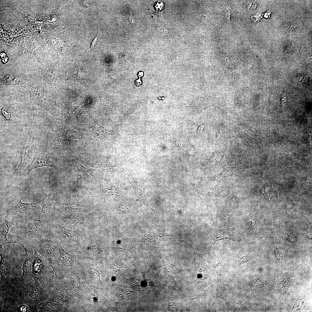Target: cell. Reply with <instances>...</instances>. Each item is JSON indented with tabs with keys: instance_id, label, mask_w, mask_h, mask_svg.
I'll return each mask as SVG.
<instances>
[{
	"instance_id": "obj_20",
	"label": "cell",
	"mask_w": 312,
	"mask_h": 312,
	"mask_svg": "<svg viewBox=\"0 0 312 312\" xmlns=\"http://www.w3.org/2000/svg\"><path fill=\"white\" fill-rule=\"evenodd\" d=\"M209 238L212 245L222 240L229 239L236 242V232L229 222H224L214 229Z\"/></svg>"
},
{
	"instance_id": "obj_3",
	"label": "cell",
	"mask_w": 312,
	"mask_h": 312,
	"mask_svg": "<svg viewBox=\"0 0 312 312\" xmlns=\"http://www.w3.org/2000/svg\"><path fill=\"white\" fill-rule=\"evenodd\" d=\"M78 300L70 294L55 276L49 296L41 302L36 312H78Z\"/></svg>"
},
{
	"instance_id": "obj_26",
	"label": "cell",
	"mask_w": 312,
	"mask_h": 312,
	"mask_svg": "<svg viewBox=\"0 0 312 312\" xmlns=\"http://www.w3.org/2000/svg\"><path fill=\"white\" fill-rule=\"evenodd\" d=\"M146 238L148 239V241L166 243L178 241L179 237L178 234L171 235L164 233L147 235Z\"/></svg>"
},
{
	"instance_id": "obj_2",
	"label": "cell",
	"mask_w": 312,
	"mask_h": 312,
	"mask_svg": "<svg viewBox=\"0 0 312 312\" xmlns=\"http://www.w3.org/2000/svg\"><path fill=\"white\" fill-rule=\"evenodd\" d=\"M51 229L55 238L69 253L83 254L87 252L90 243V238L83 226H64L54 222L51 224Z\"/></svg>"
},
{
	"instance_id": "obj_8",
	"label": "cell",
	"mask_w": 312,
	"mask_h": 312,
	"mask_svg": "<svg viewBox=\"0 0 312 312\" xmlns=\"http://www.w3.org/2000/svg\"><path fill=\"white\" fill-rule=\"evenodd\" d=\"M76 264L88 287L99 289L103 285L101 274L92 258L83 254H77Z\"/></svg>"
},
{
	"instance_id": "obj_16",
	"label": "cell",
	"mask_w": 312,
	"mask_h": 312,
	"mask_svg": "<svg viewBox=\"0 0 312 312\" xmlns=\"http://www.w3.org/2000/svg\"><path fill=\"white\" fill-rule=\"evenodd\" d=\"M55 242L57 246L59 255L53 261V271L55 276L70 267L76 265L77 255L71 254L65 250L59 242L55 238Z\"/></svg>"
},
{
	"instance_id": "obj_33",
	"label": "cell",
	"mask_w": 312,
	"mask_h": 312,
	"mask_svg": "<svg viewBox=\"0 0 312 312\" xmlns=\"http://www.w3.org/2000/svg\"><path fill=\"white\" fill-rule=\"evenodd\" d=\"M81 166V169L84 175L89 179H91V176L95 170L90 167H86L82 165Z\"/></svg>"
},
{
	"instance_id": "obj_25",
	"label": "cell",
	"mask_w": 312,
	"mask_h": 312,
	"mask_svg": "<svg viewBox=\"0 0 312 312\" xmlns=\"http://www.w3.org/2000/svg\"><path fill=\"white\" fill-rule=\"evenodd\" d=\"M236 195H233L221 208L217 213L218 219L222 220L231 214L236 208Z\"/></svg>"
},
{
	"instance_id": "obj_10",
	"label": "cell",
	"mask_w": 312,
	"mask_h": 312,
	"mask_svg": "<svg viewBox=\"0 0 312 312\" xmlns=\"http://www.w3.org/2000/svg\"><path fill=\"white\" fill-rule=\"evenodd\" d=\"M101 224L92 230H87L90 238V243L88 251L92 260L99 271L102 270L103 265L102 255L106 247V239L103 235Z\"/></svg>"
},
{
	"instance_id": "obj_29",
	"label": "cell",
	"mask_w": 312,
	"mask_h": 312,
	"mask_svg": "<svg viewBox=\"0 0 312 312\" xmlns=\"http://www.w3.org/2000/svg\"><path fill=\"white\" fill-rule=\"evenodd\" d=\"M164 266L165 270L166 273L168 278L174 283L180 287L178 272L176 268L169 263H167L163 261Z\"/></svg>"
},
{
	"instance_id": "obj_39",
	"label": "cell",
	"mask_w": 312,
	"mask_h": 312,
	"mask_svg": "<svg viewBox=\"0 0 312 312\" xmlns=\"http://www.w3.org/2000/svg\"><path fill=\"white\" fill-rule=\"evenodd\" d=\"M286 98L287 96L286 94L285 93L283 94L281 97V101L283 103L286 101Z\"/></svg>"
},
{
	"instance_id": "obj_15",
	"label": "cell",
	"mask_w": 312,
	"mask_h": 312,
	"mask_svg": "<svg viewBox=\"0 0 312 312\" xmlns=\"http://www.w3.org/2000/svg\"><path fill=\"white\" fill-rule=\"evenodd\" d=\"M39 143V139L37 137L33 136L28 145L19 148L20 161L17 168L11 173L12 175L17 177L24 175L27 167L38 148Z\"/></svg>"
},
{
	"instance_id": "obj_9",
	"label": "cell",
	"mask_w": 312,
	"mask_h": 312,
	"mask_svg": "<svg viewBox=\"0 0 312 312\" xmlns=\"http://www.w3.org/2000/svg\"><path fill=\"white\" fill-rule=\"evenodd\" d=\"M54 239L51 230L45 236L31 244L33 249L44 259L48 269H52L53 271V260L59 255V250Z\"/></svg>"
},
{
	"instance_id": "obj_1",
	"label": "cell",
	"mask_w": 312,
	"mask_h": 312,
	"mask_svg": "<svg viewBox=\"0 0 312 312\" xmlns=\"http://www.w3.org/2000/svg\"><path fill=\"white\" fill-rule=\"evenodd\" d=\"M52 287V282L49 286L36 282L28 285L5 284L0 286V299H4L20 312L25 305L29 311L36 312L40 304L49 296Z\"/></svg>"
},
{
	"instance_id": "obj_7",
	"label": "cell",
	"mask_w": 312,
	"mask_h": 312,
	"mask_svg": "<svg viewBox=\"0 0 312 312\" xmlns=\"http://www.w3.org/2000/svg\"><path fill=\"white\" fill-rule=\"evenodd\" d=\"M55 277L77 300L87 287L77 264L68 268Z\"/></svg>"
},
{
	"instance_id": "obj_17",
	"label": "cell",
	"mask_w": 312,
	"mask_h": 312,
	"mask_svg": "<svg viewBox=\"0 0 312 312\" xmlns=\"http://www.w3.org/2000/svg\"><path fill=\"white\" fill-rule=\"evenodd\" d=\"M34 254H25L22 276L19 277L12 276L1 286L5 284L30 285L34 283L32 274L33 261Z\"/></svg>"
},
{
	"instance_id": "obj_23",
	"label": "cell",
	"mask_w": 312,
	"mask_h": 312,
	"mask_svg": "<svg viewBox=\"0 0 312 312\" xmlns=\"http://www.w3.org/2000/svg\"><path fill=\"white\" fill-rule=\"evenodd\" d=\"M242 222L246 235L250 239L255 238L259 226V219L257 216L255 215L244 216L242 218Z\"/></svg>"
},
{
	"instance_id": "obj_21",
	"label": "cell",
	"mask_w": 312,
	"mask_h": 312,
	"mask_svg": "<svg viewBox=\"0 0 312 312\" xmlns=\"http://www.w3.org/2000/svg\"><path fill=\"white\" fill-rule=\"evenodd\" d=\"M4 250L0 254V275L1 280L0 285L4 284L12 275L11 273V269L14 262V258L10 253V248L8 245H4Z\"/></svg>"
},
{
	"instance_id": "obj_22",
	"label": "cell",
	"mask_w": 312,
	"mask_h": 312,
	"mask_svg": "<svg viewBox=\"0 0 312 312\" xmlns=\"http://www.w3.org/2000/svg\"><path fill=\"white\" fill-rule=\"evenodd\" d=\"M120 172L121 173H122V174L125 176L132 186L138 198L147 207L150 208L154 212H157L155 211L149 205L145 193V188L140 180L129 175L126 174L123 171L121 170Z\"/></svg>"
},
{
	"instance_id": "obj_36",
	"label": "cell",
	"mask_w": 312,
	"mask_h": 312,
	"mask_svg": "<svg viewBox=\"0 0 312 312\" xmlns=\"http://www.w3.org/2000/svg\"><path fill=\"white\" fill-rule=\"evenodd\" d=\"M129 21L132 25H134L135 23V16L134 13L132 12H131L129 14Z\"/></svg>"
},
{
	"instance_id": "obj_18",
	"label": "cell",
	"mask_w": 312,
	"mask_h": 312,
	"mask_svg": "<svg viewBox=\"0 0 312 312\" xmlns=\"http://www.w3.org/2000/svg\"><path fill=\"white\" fill-rule=\"evenodd\" d=\"M49 152L40 146L37 149L32 160L27 167L24 175H27L31 171L37 168L42 167H51L60 171L62 169L58 167L50 159Z\"/></svg>"
},
{
	"instance_id": "obj_5",
	"label": "cell",
	"mask_w": 312,
	"mask_h": 312,
	"mask_svg": "<svg viewBox=\"0 0 312 312\" xmlns=\"http://www.w3.org/2000/svg\"><path fill=\"white\" fill-rule=\"evenodd\" d=\"M23 198H18L1 211L0 215L9 221L19 224L38 216L41 208V200L34 203H25L21 201Z\"/></svg>"
},
{
	"instance_id": "obj_34",
	"label": "cell",
	"mask_w": 312,
	"mask_h": 312,
	"mask_svg": "<svg viewBox=\"0 0 312 312\" xmlns=\"http://www.w3.org/2000/svg\"><path fill=\"white\" fill-rule=\"evenodd\" d=\"M230 2L226 1L225 3V17L228 23L230 22Z\"/></svg>"
},
{
	"instance_id": "obj_38",
	"label": "cell",
	"mask_w": 312,
	"mask_h": 312,
	"mask_svg": "<svg viewBox=\"0 0 312 312\" xmlns=\"http://www.w3.org/2000/svg\"><path fill=\"white\" fill-rule=\"evenodd\" d=\"M97 37H98V34H97L96 36V37L94 38V39L93 40V41L92 42V43H91V48H93L94 47V46L95 45V44H96V42L97 41Z\"/></svg>"
},
{
	"instance_id": "obj_19",
	"label": "cell",
	"mask_w": 312,
	"mask_h": 312,
	"mask_svg": "<svg viewBox=\"0 0 312 312\" xmlns=\"http://www.w3.org/2000/svg\"><path fill=\"white\" fill-rule=\"evenodd\" d=\"M41 200V208L39 215L52 222L59 209L60 200L55 196L51 195H45Z\"/></svg>"
},
{
	"instance_id": "obj_37",
	"label": "cell",
	"mask_w": 312,
	"mask_h": 312,
	"mask_svg": "<svg viewBox=\"0 0 312 312\" xmlns=\"http://www.w3.org/2000/svg\"><path fill=\"white\" fill-rule=\"evenodd\" d=\"M163 6V3L161 2H159L156 4L155 7L157 9L161 10Z\"/></svg>"
},
{
	"instance_id": "obj_4",
	"label": "cell",
	"mask_w": 312,
	"mask_h": 312,
	"mask_svg": "<svg viewBox=\"0 0 312 312\" xmlns=\"http://www.w3.org/2000/svg\"><path fill=\"white\" fill-rule=\"evenodd\" d=\"M51 222L38 214L36 217L14 226L10 240L6 244L23 242L31 245L50 232Z\"/></svg>"
},
{
	"instance_id": "obj_27",
	"label": "cell",
	"mask_w": 312,
	"mask_h": 312,
	"mask_svg": "<svg viewBox=\"0 0 312 312\" xmlns=\"http://www.w3.org/2000/svg\"><path fill=\"white\" fill-rule=\"evenodd\" d=\"M1 122L6 124L13 123L15 120V115L12 107L10 105H1Z\"/></svg>"
},
{
	"instance_id": "obj_11",
	"label": "cell",
	"mask_w": 312,
	"mask_h": 312,
	"mask_svg": "<svg viewBox=\"0 0 312 312\" xmlns=\"http://www.w3.org/2000/svg\"><path fill=\"white\" fill-rule=\"evenodd\" d=\"M99 289L87 287L78 299V312H99L103 311L104 299Z\"/></svg>"
},
{
	"instance_id": "obj_32",
	"label": "cell",
	"mask_w": 312,
	"mask_h": 312,
	"mask_svg": "<svg viewBox=\"0 0 312 312\" xmlns=\"http://www.w3.org/2000/svg\"><path fill=\"white\" fill-rule=\"evenodd\" d=\"M260 278V277H257L253 281L250 283V286L247 289L246 291L245 297L248 298L251 297L254 292V287L257 281Z\"/></svg>"
},
{
	"instance_id": "obj_35",
	"label": "cell",
	"mask_w": 312,
	"mask_h": 312,
	"mask_svg": "<svg viewBox=\"0 0 312 312\" xmlns=\"http://www.w3.org/2000/svg\"><path fill=\"white\" fill-rule=\"evenodd\" d=\"M118 33L120 37L123 38H126L128 35L127 30L125 28L120 26L118 29Z\"/></svg>"
},
{
	"instance_id": "obj_24",
	"label": "cell",
	"mask_w": 312,
	"mask_h": 312,
	"mask_svg": "<svg viewBox=\"0 0 312 312\" xmlns=\"http://www.w3.org/2000/svg\"><path fill=\"white\" fill-rule=\"evenodd\" d=\"M0 248L8 242L7 235L12 226L18 224L7 220L3 216L0 215Z\"/></svg>"
},
{
	"instance_id": "obj_14",
	"label": "cell",
	"mask_w": 312,
	"mask_h": 312,
	"mask_svg": "<svg viewBox=\"0 0 312 312\" xmlns=\"http://www.w3.org/2000/svg\"><path fill=\"white\" fill-rule=\"evenodd\" d=\"M34 250L32 274L34 282L45 286H49L54 279V272L48 269L44 259L35 250Z\"/></svg>"
},
{
	"instance_id": "obj_6",
	"label": "cell",
	"mask_w": 312,
	"mask_h": 312,
	"mask_svg": "<svg viewBox=\"0 0 312 312\" xmlns=\"http://www.w3.org/2000/svg\"><path fill=\"white\" fill-rule=\"evenodd\" d=\"M53 222L68 226H83L87 230L94 229L101 224L99 217L94 213H85L59 210Z\"/></svg>"
},
{
	"instance_id": "obj_30",
	"label": "cell",
	"mask_w": 312,
	"mask_h": 312,
	"mask_svg": "<svg viewBox=\"0 0 312 312\" xmlns=\"http://www.w3.org/2000/svg\"><path fill=\"white\" fill-rule=\"evenodd\" d=\"M256 259V257L252 255L244 254L237 257L234 261V263L238 265L243 263Z\"/></svg>"
},
{
	"instance_id": "obj_13",
	"label": "cell",
	"mask_w": 312,
	"mask_h": 312,
	"mask_svg": "<svg viewBox=\"0 0 312 312\" xmlns=\"http://www.w3.org/2000/svg\"><path fill=\"white\" fill-rule=\"evenodd\" d=\"M133 289L143 291L147 287L153 286L157 287L165 292L164 286L159 281L152 268L146 269L137 276L125 280Z\"/></svg>"
},
{
	"instance_id": "obj_28",
	"label": "cell",
	"mask_w": 312,
	"mask_h": 312,
	"mask_svg": "<svg viewBox=\"0 0 312 312\" xmlns=\"http://www.w3.org/2000/svg\"><path fill=\"white\" fill-rule=\"evenodd\" d=\"M247 169L241 166L227 167L213 178L217 180L224 179L233 175L244 172Z\"/></svg>"
},
{
	"instance_id": "obj_12",
	"label": "cell",
	"mask_w": 312,
	"mask_h": 312,
	"mask_svg": "<svg viewBox=\"0 0 312 312\" xmlns=\"http://www.w3.org/2000/svg\"><path fill=\"white\" fill-rule=\"evenodd\" d=\"M41 87L40 85L35 82L24 87L29 92L31 103L45 109L57 118L59 114L57 108L49 95Z\"/></svg>"
},
{
	"instance_id": "obj_31",
	"label": "cell",
	"mask_w": 312,
	"mask_h": 312,
	"mask_svg": "<svg viewBox=\"0 0 312 312\" xmlns=\"http://www.w3.org/2000/svg\"><path fill=\"white\" fill-rule=\"evenodd\" d=\"M92 129L93 132L98 136H102L106 134L107 129L97 123L92 126Z\"/></svg>"
}]
</instances>
